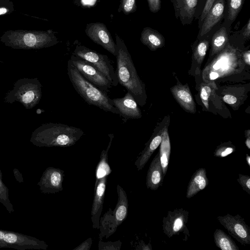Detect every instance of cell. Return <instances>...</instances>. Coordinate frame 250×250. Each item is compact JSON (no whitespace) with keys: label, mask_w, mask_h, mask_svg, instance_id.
I'll return each instance as SVG.
<instances>
[{"label":"cell","mask_w":250,"mask_h":250,"mask_svg":"<svg viewBox=\"0 0 250 250\" xmlns=\"http://www.w3.org/2000/svg\"><path fill=\"white\" fill-rule=\"evenodd\" d=\"M118 200L113 210H108L100 217L99 240L107 238L113 234L117 228L126 219L128 214V201L125 190L119 185L117 186Z\"/></svg>","instance_id":"5"},{"label":"cell","mask_w":250,"mask_h":250,"mask_svg":"<svg viewBox=\"0 0 250 250\" xmlns=\"http://www.w3.org/2000/svg\"><path fill=\"white\" fill-rule=\"evenodd\" d=\"M246 137H247L245 141V145L249 149H250V130H247L246 131Z\"/></svg>","instance_id":"45"},{"label":"cell","mask_w":250,"mask_h":250,"mask_svg":"<svg viewBox=\"0 0 250 250\" xmlns=\"http://www.w3.org/2000/svg\"><path fill=\"white\" fill-rule=\"evenodd\" d=\"M223 101L229 104H233L237 102V99L236 97L230 94H226L223 98Z\"/></svg>","instance_id":"41"},{"label":"cell","mask_w":250,"mask_h":250,"mask_svg":"<svg viewBox=\"0 0 250 250\" xmlns=\"http://www.w3.org/2000/svg\"><path fill=\"white\" fill-rule=\"evenodd\" d=\"M41 85L38 83L33 88H27L20 92L21 100L25 104H36L41 97Z\"/></svg>","instance_id":"28"},{"label":"cell","mask_w":250,"mask_h":250,"mask_svg":"<svg viewBox=\"0 0 250 250\" xmlns=\"http://www.w3.org/2000/svg\"><path fill=\"white\" fill-rule=\"evenodd\" d=\"M226 7L225 0H215L205 16L199 29L198 38L207 35L224 17Z\"/></svg>","instance_id":"15"},{"label":"cell","mask_w":250,"mask_h":250,"mask_svg":"<svg viewBox=\"0 0 250 250\" xmlns=\"http://www.w3.org/2000/svg\"><path fill=\"white\" fill-rule=\"evenodd\" d=\"M250 51L248 50L245 51L243 54V58L245 62L248 65L250 64Z\"/></svg>","instance_id":"43"},{"label":"cell","mask_w":250,"mask_h":250,"mask_svg":"<svg viewBox=\"0 0 250 250\" xmlns=\"http://www.w3.org/2000/svg\"><path fill=\"white\" fill-rule=\"evenodd\" d=\"M14 11V4L12 1L0 0V16L10 14Z\"/></svg>","instance_id":"35"},{"label":"cell","mask_w":250,"mask_h":250,"mask_svg":"<svg viewBox=\"0 0 250 250\" xmlns=\"http://www.w3.org/2000/svg\"><path fill=\"white\" fill-rule=\"evenodd\" d=\"M72 54L93 64L108 79L112 86H117L119 83L116 72L107 56L80 45H76Z\"/></svg>","instance_id":"7"},{"label":"cell","mask_w":250,"mask_h":250,"mask_svg":"<svg viewBox=\"0 0 250 250\" xmlns=\"http://www.w3.org/2000/svg\"><path fill=\"white\" fill-rule=\"evenodd\" d=\"M48 246L44 241L35 237L17 232L0 229V248H12L18 250H46Z\"/></svg>","instance_id":"8"},{"label":"cell","mask_w":250,"mask_h":250,"mask_svg":"<svg viewBox=\"0 0 250 250\" xmlns=\"http://www.w3.org/2000/svg\"><path fill=\"white\" fill-rule=\"evenodd\" d=\"M223 23V25L212 37L210 54L211 56L222 52L228 43L231 25L225 21Z\"/></svg>","instance_id":"23"},{"label":"cell","mask_w":250,"mask_h":250,"mask_svg":"<svg viewBox=\"0 0 250 250\" xmlns=\"http://www.w3.org/2000/svg\"><path fill=\"white\" fill-rule=\"evenodd\" d=\"M112 104L116 108L119 114L125 119H136L142 117L138 103L133 96L127 92L123 98L112 99Z\"/></svg>","instance_id":"16"},{"label":"cell","mask_w":250,"mask_h":250,"mask_svg":"<svg viewBox=\"0 0 250 250\" xmlns=\"http://www.w3.org/2000/svg\"><path fill=\"white\" fill-rule=\"evenodd\" d=\"M70 60L85 79L105 92L109 91L112 86L111 82L93 64L73 54Z\"/></svg>","instance_id":"9"},{"label":"cell","mask_w":250,"mask_h":250,"mask_svg":"<svg viewBox=\"0 0 250 250\" xmlns=\"http://www.w3.org/2000/svg\"><path fill=\"white\" fill-rule=\"evenodd\" d=\"M246 162H247L248 166L249 167H250V156L248 154L246 155Z\"/></svg>","instance_id":"47"},{"label":"cell","mask_w":250,"mask_h":250,"mask_svg":"<svg viewBox=\"0 0 250 250\" xmlns=\"http://www.w3.org/2000/svg\"><path fill=\"white\" fill-rule=\"evenodd\" d=\"M92 244V239L88 238L73 250H89Z\"/></svg>","instance_id":"39"},{"label":"cell","mask_w":250,"mask_h":250,"mask_svg":"<svg viewBox=\"0 0 250 250\" xmlns=\"http://www.w3.org/2000/svg\"><path fill=\"white\" fill-rule=\"evenodd\" d=\"M208 46L209 42L205 39L200 41L195 46L193 50V58L199 65H201L203 62Z\"/></svg>","instance_id":"31"},{"label":"cell","mask_w":250,"mask_h":250,"mask_svg":"<svg viewBox=\"0 0 250 250\" xmlns=\"http://www.w3.org/2000/svg\"><path fill=\"white\" fill-rule=\"evenodd\" d=\"M136 250H152L151 246L150 244L146 245L143 241L140 242Z\"/></svg>","instance_id":"42"},{"label":"cell","mask_w":250,"mask_h":250,"mask_svg":"<svg viewBox=\"0 0 250 250\" xmlns=\"http://www.w3.org/2000/svg\"><path fill=\"white\" fill-rule=\"evenodd\" d=\"M170 91L179 104L187 112L195 113L196 104L187 84L178 83L170 88Z\"/></svg>","instance_id":"17"},{"label":"cell","mask_w":250,"mask_h":250,"mask_svg":"<svg viewBox=\"0 0 250 250\" xmlns=\"http://www.w3.org/2000/svg\"><path fill=\"white\" fill-rule=\"evenodd\" d=\"M136 9V0H121L118 11L119 12H122L125 15H128L135 12Z\"/></svg>","instance_id":"33"},{"label":"cell","mask_w":250,"mask_h":250,"mask_svg":"<svg viewBox=\"0 0 250 250\" xmlns=\"http://www.w3.org/2000/svg\"><path fill=\"white\" fill-rule=\"evenodd\" d=\"M240 61L234 51L222 52L203 70L204 80L208 83L234 73L237 69Z\"/></svg>","instance_id":"6"},{"label":"cell","mask_w":250,"mask_h":250,"mask_svg":"<svg viewBox=\"0 0 250 250\" xmlns=\"http://www.w3.org/2000/svg\"><path fill=\"white\" fill-rule=\"evenodd\" d=\"M67 74L75 90L88 104L96 106L105 112L119 114L106 92L85 79L70 59L67 62Z\"/></svg>","instance_id":"4"},{"label":"cell","mask_w":250,"mask_h":250,"mask_svg":"<svg viewBox=\"0 0 250 250\" xmlns=\"http://www.w3.org/2000/svg\"><path fill=\"white\" fill-rule=\"evenodd\" d=\"M171 146L167 127H165L162 134V139L159 149L160 160L163 174L165 176L168 167Z\"/></svg>","instance_id":"24"},{"label":"cell","mask_w":250,"mask_h":250,"mask_svg":"<svg viewBox=\"0 0 250 250\" xmlns=\"http://www.w3.org/2000/svg\"><path fill=\"white\" fill-rule=\"evenodd\" d=\"M214 243L222 250H239L230 236L220 229H216L213 233Z\"/></svg>","instance_id":"26"},{"label":"cell","mask_w":250,"mask_h":250,"mask_svg":"<svg viewBox=\"0 0 250 250\" xmlns=\"http://www.w3.org/2000/svg\"><path fill=\"white\" fill-rule=\"evenodd\" d=\"M235 147L231 143H225L218 146L214 152V156L219 158L225 157L232 153Z\"/></svg>","instance_id":"32"},{"label":"cell","mask_w":250,"mask_h":250,"mask_svg":"<svg viewBox=\"0 0 250 250\" xmlns=\"http://www.w3.org/2000/svg\"><path fill=\"white\" fill-rule=\"evenodd\" d=\"M140 40L150 50L155 51L165 46L164 37L157 30L149 27H145L141 32Z\"/></svg>","instance_id":"22"},{"label":"cell","mask_w":250,"mask_h":250,"mask_svg":"<svg viewBox=\"0 0 250 250\" xmlns=\"http://www.w3.org/2000/svg\"><path fill=\"white\" fill-rule=\"evenodd\" d=\"M164 175L161 166L159 153L158 152L150 163L146 178L148 189L157 190L163 184Z\"/></svg>","instance_id":"20"},{"label":"cell","mask_w":250,"mask_h":250,"mask_svg":"<svg viewBox=\"0 0 250 250\" xmlns=\"http://www.w3.org/2000/svg\"><path fill=\"white\" fill-rule=\"evenodd\" d=\"M108 136L110 140L106 149H103L101 152L100 161L97 165L95 170L96 179L105 176H108L112 172L108 163V151L111 146L112 140L114 138L113 134H109Z\"/></svg>","instance_id":"25"},{"label":"cell","mask_w":250,"mask_h":250,"mask_svg":"<svg viewBox=\"0 0 250 250\" xmlns=\"http://www.w3.org/2000/svg\"><path fill=\"white\" fill-rule=\"evenodd\" d=\"M96 0H82V3L84 5L91 6L95 3Z\"/></svg>","instance_id":"46"},{"label":"cell","mask_w":250,"mask_h":250,"mask_svg":"<svg viewBox=\"0 0 250 250\" xmlns=\"http://www.w3.org/2000/svg\"><path fill=\"white\" fill-rule=\"evenodd\" d=\"M208 184V180L205 168L197 169L193 174L189 182L186 193V197L189 199L199 191L205 189Z\"/></svg>","instance_id":"21"},{"label":"cell","mask_w":250,"mask_h":250,"mask_svg":"<svg viewBox=\"0 0 250 250\" xmlns=\"http://www.w3.org/2000/svg\"><path fill=\"white\" fill-rule=\"evenodd\" d=\"M84 134L80 128L61 123L42 125L34 132L30 141L39 147H68L74 145Z\"/></svg>","instance_id":"2"},{"label":"cell","mask_w":250,"mask_h":250,"mask_svg":"<svg viewBox=\"0 0 250 250\" xmlns=\"http://www.w3.org/2000/svg\"><path fill=\"white\" fill-rule=\"evenodd\" d=\"M237 181L241 185L242 189L250 195V177L248 175L239 174Z\"/></svg>","instance_id":"36"},{"label":"cell","mask_w":250,"mask_h":250,"mask_svg":"<svg viewBox=\"0 0 250 250\" xmlns=\"http://www.w3.org/2000/svg\"><path fill=\"white\" fill-rule=\"evenodd\" d=\"M122 242L120 240L115 242H103L99 240L98 243L99 250H120L122 247Z\"/></svg>","instance_id":"34"},{"label":"cell","mask_w":250,"mask_h":250,"mask_svg":"<svg viewBox=\"0 0 250 250\" xmlns=\"http://www.w3.org/2000/svg\"><path fill=\"white\" fill-rule=\"evenodd\" d=\"M188 214V211L183 208L168 211L167 215L163 218L162 225L163 232L167 237L170 238L185 231L189 233L186 226Z\"/></svg>","instance_id":"11"},{"label":"cell","mask_w":250,"mask_h":250,"mask_svg":"<svg viewBox=\"0 0 250 250\" xmlns=\"http://www.w3.org/2000/svg\"><path fill=\"white\" fill-rule=\"evenodd\" d=\"M176 18H179L183 25L190 24L195 14L198 0H170Z\"/></svg>","instance_id":"18"},{"label":"cell","mask_w":250,"mask_h":250,"mask_svg":"<svg viewBox=\"0 0 250 250\" xmlns=\"http://www.w3.org/2000/svg\"><path fill=\"white\" fill-rule=\"evenodd\" d=\"M64 171L52 167L46 168L38 183L40 190L45 194H54L62 191Z\"/></svg>","instance_id":"13"},{"label":"cell","mask_w":250,"mask_h":250,"mask_svg":"<svg viewBox=\"0 0 250 250\" xmlns=\"http://www.w3.org/2000/svg\"><path fill=\"white\" fill-rule=\"evenodd\" d=\"M242 37L245 39H249L250 37V18L248 20L247 22L243 27V29L239 31Z\"/></svg>","instance_id":"40"},{"label":"cell","mask_w":250,"mask_h":250,"mask_svg":"<svg viewBox=\"0 0 250 250\" xmlns=\"http://www.w3.org/2000/svg\"><path fill=\"white\" fill-rule=\"evenodd\" d=\"M217 219L229 234L241 245L250 244V228L240 215L233 216L227 213L224 216H218Z\"/></svg>","instance_id":"10"},{"label":"cell","mask_w":250,"mask_h":250,"mask_svg":"<svg viewBox=\"0 0 250 250\" xmlns=\"http://www.w3.org/2000/svg\"><path fill=\"white\" fill-rule=\"evenodd\" d=\"M215 0H207L205 5L204 6L203 9L202 10V12L201 14V15L200 16V17L199 18V28L200 29L202 24V23L206 16L207 14L211 7L213 2H214Z\"/></svg>","instance_id":"37"},{"label":"cell","mask_w":250,"mask_h":250,"mask_svg":"<svg viewBox=\"0 0 250 250\" xmlns=\"http://www.w3.org/2000/svg\"><path fill=\"white\" fill-rule=\"evenodd\" d=\"M14 173L15 178L18 181H19V182H23V180L22 176H19L21 174L17 169L15 168L14 169Z\"/></svg>","instance_id":"44"},{"label":"cell","mask_w":250,"mask_h":250,"mask_svg":"<svg viewBox=\"0 0 250 250\" xmlns=\"http://www.w3.org/2000/svg\"><path fill=\"white\" fill-rule=\"evenodd\" d=\"M0 41L5 46L14 49H39L49 47L58 43L52 30L46 31L8 30L0 37Z\"/></svg>","instance_id":"3"},{"label":"cell","mask_w":250,"mask_h":250,"mask_svg":"<svg viewBox=\"0 0 250 250\" xmlns=\"http://www.w3.org/2000/svg\"><path fill=\"white\" fill-rule=\"evenodd\" d=\"M245 0H227L224 12L225 22L231 25L241 10Z\"/></svg>","instance_id":"27"},{"label":"cell","mask_w":250,"mask_h":250,"mask_svg":"<svg viewBox=\"0 0 250 250\" xmlns=\"http://www.w3.org/2000/svg\"><path fill=\"white\" fill-rule=\"evenodd\" d=\"M108 176L96 179L93 200L91 208V221L92 227L99 229L100 219L102 212L105 191Z\"/></svg>","instance_id":"14"},{"label":"cell","mask_w":250,"mask_h":250,"mask_svg":"<svg viewBox=\"0 0 250 250\" xmlns=\"http://www.w3.org/2000/svg\"><path fill=\"white\" fill-rule=\"evenodd\" d=\"M2 173L0 169V203L2 204L10 213L14 210L9 198V190L2 181Z\"/></svg>","instance_id":"30"},{"label":"cell","mask_w":250,"mask_h":250,"mask_svg":"<svg viewBox=\"0 0 250 250\" xmlns=\"http://www.w3.org/2000/svg\"><path fill=\"white\" fill-rule=\"evenodd\" d=\"M217 89L216 85L214 82L202 83L199 87V94L201 100L204 105L208 110V100L210 96Z\"/></svg>","instance_id":"29"},{"label":"cell","mask_w":250,"mask_h":250,"mask_svg":"<svg viewBox=\"0 0 250 250\" xmlns=\"http://www.w3.org/2000/svg\"><path fill=\"white\" fill-rule=\"evenodd\" d=\"M149 10L154 13L158 12L161 7V0H146Z\"/></svg>","instance_id":"38"},{"label":"cell","mask_w":250,"mask_h":250,"mask_svg":"<svg viewBox=\"0 0 250 250\" xmlns=\"http://www.w3.org/2000/svg\"><path fill=\"white\" fill-rule=\"evenodd\" d=\"M164 128L159 132L153 134L145 147L136 160L134 165L138 170H141L149 160L151 155L160 145L162 139V134Z\"/></svg>","instance_id":"19"},{"label":"cell","mask_w":250,"mask_h":250,"mask_svg":"<svg viewBox=\"0 0 250 250\" xmlns=\"http://www.w3.org/2000/svg\"><path fill=\"white\" fill-rule=\"evenodd\" d=\"M116 74L119 83L134 98L138 104L143 105L146 101L145 85L137 74L127 47L116 34Z\"/></svg>","instance_id":"1"},{"label":"cell","mask_w":250,"mask_h":250,"mask_svg":"<svg viewBox=\"0 0 250 250\" xmlns=\"http://www.w3.org/2000/svg\"><path fill=\"white\" fill-rule=\"evenodd\" d=\"M85 32L87 36L95 43L102 46L116 57V44L106 26L101 22L87 24Z\"/></svg>","instance_id":"12"}]
</instances>
